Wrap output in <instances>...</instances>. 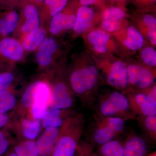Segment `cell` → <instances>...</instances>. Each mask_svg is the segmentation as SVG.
I'll use <instances>...</instances> for the list:
<instances>
[{"mask_svg":"<svg viewBox=\"0 0 156 156\" xmlns=\"http://www.w3.org/2000/svg\"><path fill=\"white\" fill-rule=\"evenodd\" d=\"M99 73L94 65L84 66L74 70L70 76V87L84 106L92 108L97 95Z\"/></svg>","mask_w":156,"mask_h":156,"instance_id":"obj_1","label":"cell"},{"mask_svg":"<svg viewBox=\"0 0 156 156\" xmlns=\"http://www.w3.org/2000/svg\"><path fill=\"white\" fill-rule=\"evenodd\" d=\"M85 121L81 114H74L60 127V135L51 156H74L83 133Z\"/></svg>","mask_w":156,"mask_h":156,"instance_id":"obj_2","label":"cell"},{"mask_svg":"<svg viewBox=\"0 0 156 156\" xmlns=\"http://www.w3.org/2000/svg\"><path fill=\"white\" fill-rule=\"evenodd\" d=\"M96 114L106 117L118 118L125 121L136 119L127 97L122 92L114 91L100 97L97 105Z\"/></svg>","mask_w":156,"mask_h":156,"instance_id":"obj_3","label":"cell"},{"mask_svg":"<svg viewBox=\"0 0 156 156\" xmlns=\"http://www.w3.org/2000/svg\"><path fill=\"white\" fill-rule=\"evenodd\" d=\"M96 115L90 132L92 144L100 146L116 140L123 133L125 129L126 121L120 118Z\"/></svg>","mask_w":156,"mask_h":156,"instance_id":"obj_4","label":"cell"},{"mask_svg":"<svg viewBox=\"0 0 156 156\" xmlns=\"http://www.w3.org/2000/svg\"><path fill=\"white\" fill-rule=\"evenodd\" d=\"M50 89L44 81L37 80L30 84L22 95V105L26 108L32 107L48 108Z\"/></svg>","mask_w":156,"mask_h":156,"instance_id":"obj_5","label":"cell"},{"mask_svg":"<svg viewBox=\"0 0 156 156\" xmlns=\"http://www.w3.org/2000/svg\"><path fill=\"white\" fill-rule=\"evenodd\" d=\"M73 92L70 87L64 81H58L50 89V96L48 108L66 109L74 103Z\"/></svg>","mask_w":156,"mask_h":156,"instance_id":"obj_6","label":"cell"},{"mask_svg":"<svg viewBox=\"0 0 156 156\" xmlns=\"http://www.w3.org/2000/svg\"><path fill=\"white\" fill-rule=\"evenodd\" d=\"M128 86L131 85L135 90H142L153 86L155 76L148 68L138 64L128 66Z\"/></svg>","mask_w":156,"mask_h":156,"instance_id":"obj_7","label":"cell"},{"mask_svg":"<svg viewBox=\"0 0 156 156\" xmlns=\"http://www.w3.org/2000/svg\"><path fill=\"white\" fill-rule=\"evenodd\" d=\"M132 112L136 115H156V104L144 94L134 89L124 93Z\"/></svg>","mask_w":156,"mask_h":156,"instance_id":"obj_8","label":"cell"},{"mask_svg":"<svg viewBox=\"0 0 156 156\" xmlns=\"http://www.w3.org/2000/svg\"><path fill=\"white\" fill-rule=\"evenodd\" d=\"M108 83L115 89L123 90L128 87V66L121 61L112 63L107 74Z\"/></svg>","mask_w":156,"mask_h":156,"instance_id":"obj_9","label":"cell"},{"mask_svg":"<svg viewBox=\"0 0 156 156\" xmlns=\"http://www.w3.org/2000/svg\"><path fill=\"white\" fill-rule=\"evenodd\" d=\"M148 140L146 137L131 132L122 143L123 156H147L150 149Z\"/></svg>","mask_w":156,"mask_h":156,"instance_id":"obj_10","label":"cell"},{"mask_svg":"<svg viewBox=\"0 0 156 156\" xmlns=\"http://www.w3.org/2000/svg\"><path fill=\"white\" fill-rule=\"evenodd\" d=\"M60 135V129L58 128L45 129L36 142L39 156L52 155Z\"/></svg>","mask_w":156,"mask_h":156,"instance_id":"obj_11","label":"cell"},{"mask_svg":"<svg viewBox=\"0 0 156 156\" xmlns=\"http://www.w3.org/2000/svg\"><path fill=\"white\" fill-rule=\"evenodd\" d=\"M24 50L22 44L12 38H4L0 41V54L14 61L22 60L24 55Z\"/></svg>","mask_w":156,"mask_h":156,"instance_id":"obj_12","label":"cell"},{"mask_svg":"<svg viewBox=\"0 0 156 156\" xmlns=\"http://www.w3.org/2000/svg\"><path fill=\"white\" fill-rule=\"evenodd\" d=\"M69 109L48 108L46 115L42 120V125L45 129L59 128L63 125L65 121L74 114H71Z\"/></svg>","mask_w":156,"mask_h":156,"instance_id":"obj_13","label":"cell"},{"mask_svg":"<svg viewBox=\"0 0 156 156\" xmlns=\"http://www.w3.org/2000/svg\"><path fill=\"white\" fill-rule=\"evenodd\" d=\"M58 48V44L52 37L45 38L39 46L37 55L38 64L42 67L48 66L51 63L53 55Z\"/></svg>","mask_w":156,"mask_h":156,"instance_id":"obj_14","label":"cell"},{"mask_svg":"<svg viewBox=\"0 0 156 156\" xmlns=\"http://www.w3.org/2000/svg\"><path fill=\"white\" fill-rule=\"evenodd\" d=\"M94 18V12L91 8L85 6L80 8L78 10L73 27L75 32L81 34L89 30L92 27Z\"/></svg>","mask_w":156,"mask_h":156,"instance_id":"obj_15","label":"cell"},{"mask_svg":"<svg viewBox=\"0 0 156 156\" xmlns=\"http://www.w3.org/2000/svg\"><path fill=\"white\" fill-rule=\"evenodd\" d=\"M76 16L73 14L58 13L53 16L50 25L51 34L56 35L62 30H69L73 28L75 24Z\"/></svg>","mask_w":156,"mask_h":156,"instance_id":"obj_16","label":"cell"},{"mask_svg":"<svg viewBox=\"0 0 156 156\" xmlns=\"http://www.w3.org/2000/svg\"><path fill=\"white\" fill-rule=\"evenodd\" d=\"M24 14L25 22L21 27V31L27 34L40 28V17L37 9L35 6L29 5L25 7Z\"/></svg>","mask_w":156,"mask_h":156,"instance_id":"obj_17","label":"cell"},{"mask_svg":"<svg viewBox=\"0 0 156 156\" xmlns=\"http://www.w3.org/2000/svg\"><path fill=\"white\" fill-rule=\"evenodd\" d=\"M109 34L101 30H95L89 33L88 40L92 45L93 49L99 53H105L108 50Z\"/></svg>","mask_w":156,"mask_h":156,"instance_id":"obj_18","label":"cell"},{"mask_svg":"<svg viewBox=\"0 0 156 156\" xmlns=\"http://www.w3.org/2000/svg\"><path fill=\"white\" fill-rule=\"evenodd\" d=\"M46 31L42 28L27 34L22 43L24 50L31 52L37 50L46 38Z\"/></svg>","mask_w":156,"mask_h":156,"instance_id":"obj_19","label":"cell"},{"mask_svg":"<svg viewBox=\"0 0 156 156\" xmlns=\"http://www.w3.org/2000/svg\"><path fill=\"white\" fill-rule=\"evenodd\" d=\"M136 119L145 137L148 140L155 142L156 115H137Z\"/></svg>","mask_w":156,"mask_h":156,"instance_id":"obj_20","label":"cell"},{"mask_svg":"<svg viewBox=\"0 0 156 156\" xmlns=\"http://www.w3.org/2000/svg\"><path fill=\"white\" fill-rule=\"evenodd\" d=\"M93 156H123L122 143L115 140L101 145Z\"/></svg>","mask_w":156,"mask_h":156,"instance_id":"obj_21","label":"cell"},{"mask_svg":"<svg viewBox=\"0 0 156 156\" xmlns=\"http://www.w3.org/2000/svg\"><path fill=\"white\" fill-rule=\"evenodd\" d=\"M41 126V120L24 119L21 124L23 136L27 139L34 140L38 136Z\"/></svg>","mask_w":156,"mask_h":156,"instance_id":"obj_22","label":"cell"},{"mask_svg":"<svg viewBox=\"0 0 156 156\" xmlns=\"http://www.w3.org/2000/svg\"><path fill=\"white\" fill-rule=\"evenodd\" d=\"M144 42L143 37L136 28L133 27L128 28L127 38L124 41L127 48L132 50H139L143 46Z\"/></svg>","mask_w":156,"mask_h":156,"instance_id":"obj_23","label":"cell"},{"mask_svg":"<svg viewBox=\"0 0 156 156\" xmlns=\"http://www.w3.org/2000/svg\"><path fill=\"white\" fill-rule=\"evenodd\" d=\"M14 151L17 156H39L36 142L31 140L16 146Z\"/></svg>","mask_w":156,"mask_h":156,"instance_id":"obj_24","label":"cell"},{"mask_svg":"<svg viewBox=\"0 0 156 156\" xmlns=\"http://www.w3.org/2000/svg\"><path fill=\"white\" fill-rule=\"evenodd\" d=\"M16 104L14 94L8 90L0 92V112L6 113L14 108Z\"/></svg>","mask_w":156,"mask_h":156,"instance_id":"obj_25","label":"cell"},{"mask_svg":"<svg viewBox=\"0 0 156 156\" xmlns=\"http://www.w3.org/2000/svg\"><path fill=\"white\" fill-rule=\"evenodd\" d=\"M144 22L148 28V36L151 43L156 45V19L150 15H146L144 17Z\"/></svg>","mask_w":156,"mask_h":156,"instance_id":"obj_26","label":"cell"},{"mask_svg":"<svg viewBox=\"0 0 156 156\" xmlns=\"http://www.w3.org/2000/svg\"><path fill=\"white\" fill-rule=\"evenodd\" d=\"M125 12L122 9L116 7H111L104 12L103 20L121 21L125 17Z\"/></svg>","mask_w":156,"mask_h":156,"instance_id":"obj_27","label":"cell"},{"mask_svg":"<svg viewBox=\"0 0 156 156\" xmlns=\"http://www.w3.org/2000/svg\"><path fill=\"white\" fill-rule=\"evenodd\" d=\"M143 61L148 66L154 67L156 65V51L152 47H147L144 49L141 52Z\"/></svg>","mask_w":156,"mask_h":156,"instance_id":"obj_28","label":"cell"},{"mask_svg":"<svg viewBox=\"0 0 156 156\" xmlns=\"http://www.w3.org/2000/svg\"><path fill=\"white\" fill-rule=\"evenodd\" d=\"M68 0H46L45 3L49 6V11L51 16L60 13L66 5Z\"/></svg>","mask_w":156,"mask_h":156,"instance_id":"obj_29","label":"cell"},{"mask_svg":"<svg viewBox=\"0 0 156 156\" xmlns=\"http://www.w3.org/2000/svg\"><path fill=\"white\" fill-rule=\"evenodd\" d=\"M5 20L11 33L15 31L19 23V17L18 14L15 11L10 12L5 17Z\"/></svg>","mask_w":156,"mask_h":156,"instance_id":"obj_30","label":"cell"},{"mask_svg":"<svg viewBox=\"0 0 156 156\" xmlns=\"http://www.w3.org/2000/svg\"><path fill=\"white\" fill-rule=\"evenodd\" d=\"M14 76L10 73L0 74V92L6 90L14 80Z\"/></svg>","mask_w":156,"mask_h":156,"instance_id":"obj_31","label":"cell"},{"mask_svg":"<svg viewBox=\"0 0 156 156\" xmlns=\"http://www.w3.org/2000/svg\"><path fill=\"white\" fill-rule=\"evenodd\" d=\"M101 27L104 30L109 32L116 31L119 30L121 27V21L103 20Z\"/></svg>","mask_w":156,"mask_h":156,"instance_id":"obj_32","label":"cell"},{"mask_svg":"<svg viewBox=\"0 0 156 156\" xmlns=\"http://www.w3.org/2000/svg\"><path fill=\"white\" fill-rule=\"evenodd\" d=\"M93 147L92 144L83 143L79 147V156H92L93 154Z\"/></svg>","mask_w":156,"mask_h":156,"instance_id":"obj_33","label":"cell"},{"mask_svg":"<svg viewBox=\"0 0 156 156\" xmlns=\"http://www.w3.org/2000/svg\"><path fill=\"white\" fill-rule=\"evenodd\" d=\"M147 96L151 101L156 104V86L155 84L153 86L147 89L142 90H136Z\"/></svg>","mask_w":156,"mask_h":156,"instance_id":"obj_34","label":"cell"},{"mask_svg":"<svg viewBox=\"0 0 156 156\" xmlns=\"http://www.w3.org/2000/svg\"><path fill=\"white\" fill-rule=\"evenodd\" d=\"M11 33L5 20V18H0V34L3 36L7 37Z\"/></svg>","mask_w":156,"mask_h":156,"instance_id":"obj_35","label":"cell"},{"mask_svg":"<svg viewBox=\"0 0 156 156\" xmlns=\"http://www.w3.org/2000/svg\"><path fill=\"white\" fill-rule=\"evenodd\" d=\"M9 142L4 134L0 131V156L5 154L9 147Z\"/></svg>","mask_w":156,"mask_h":156,"instance_id":"obj_36","label":"cell"},{"mask_svg":"<svg viewBox=\"0 0 156 156\" xmlns=\"http://www.w3.org/2000/svg\"><path fill=\"white\" fill-rule=\"evenodd\" d=\"M9 119V115L6 113L0 112V128L7 125Z\"/></svg>","mask_w":156,"mask_h":156,"instance_id":"obj_37","label":"cell"},{"mask_svg":"<svg viewBox=\"0 0 156 156\" xmlns=\"http://www.w3.org/2000/svg\"><path fill=\"white\" fill-rule=\"evenodd\" d=\"M97 1V0H80V2L82 5L86 6L94 4Z\"/></svg>","mask_w":156,"mask_h":156,"instance_id":"obj_38","label":"cell"},{"mask_svg":"<svg viewBox=\"0 0 156 156\" xmlns=\"http://www.w3.org/2000/svg\"><path fill=\"white\" fill-rule=\"evenodd\" d=\"M8 156H17L15 152H12L9 154Z\"/></svg>","mask_w":156,"mask_h":156,"instance_id":"obj_39","label":"cell"},{"mask_svg":"<svg viewBox=\"0 0 156 156\" xmlns=\"http://www.w3.org/2000/svg\"><path fill=\"white\" fill-rule=\"evenodd\" d=\"M148 156H156V154H153L150 155Z\"/></svg>","mask_w":156,"mask_h":156,"instance_id":"obj_40","label":"cell"},{"mask_svg":"<svg viewBox=\"0 0 156 156\" xmlns=\"http://www.w3.org/2000/svg\"><path fill=\"white\" fill-rule=\"evenodd\" d=\"M36 1H38V2H42V1H46V0H36Z\"/></svg>","mask_w":156,"mask_h":156,"instance_id":"obj_41","label":"cell"},{"mask_svg":"<svg viewBox=\"0 0 156 156\" xmlns=\"http://www.w3.org/2000/svg\"><path fill=\"white\" fill-rule=\"evenodd\" d=\"M153 1H155L156 0H153Z\"/></svg>","mask_w":156,"mask_h":156,"instance_id":"obj_42","label":"cell"},{"mask_svg":"<svg viewBox=\"0 0 156 156\" xmlns=\"http://www.w3.org/2000/svg\"><path fill=\"white\" fill-rule=\"evenodd\" d=\"M113 1H114V0H113Z\"/></svg>","mask_w":156,"mask_h":156,"instance_id":"obj_43","label":"cell"}]
</instances>
